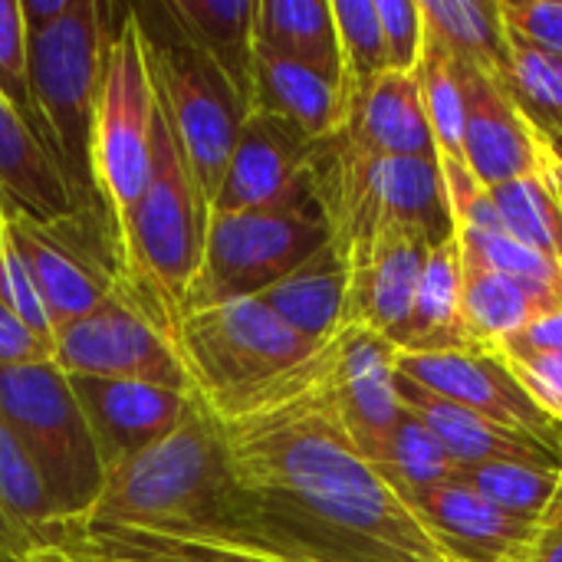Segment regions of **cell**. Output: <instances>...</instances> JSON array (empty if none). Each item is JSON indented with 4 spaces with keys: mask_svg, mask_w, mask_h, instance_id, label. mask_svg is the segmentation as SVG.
Returning a JSON list of instances; mask_svg holds the SVG:
<instances>
[{
    "mask_svg": "<svg viewBox=\"0 0 562 562\" xmlns=\"http://www.w3.org/2000/svg\"><path fill=\"white\" fill-rule=\"evenodd\" d=\"M0 191L13 207L36 221H56L79 207L49 148L0 95Z\"/></svg>",
    "mask_w": 562,
    "mask_h": 562,
    "instance_id": "d4e9b609",
    "label": "cell"
},
{
    "mask_svg": "<svg viewBox=\"0 0 562 562\" xmlns=\"http://www.w3.org/2000/svg\"><path fill=\"white\" fill-rule=\"evenodd\" d=\"M23 562H63V560H59V557H56L53 550H43V547H40V550L26 553V560H23Z\"/></svg>",
    "mask_w": 562,
    "mask_h": 562,
    "instance_id": "f907efd6",
    "label": "cell"
},
{
    "mask_svg": "<svg viewBox=\"0 0 562 562\" xmlns=\"http://www.w3.org/2000/svg\"><path fill=\"white\" fill-rule=\"evenodd\" d=\"M395 392H398L402 408L412 412L441 441L458 474L477 464H491V461H520V464H540L553 471L562 468L560 448H550L524 431H510L454 402H445L398 372H395Z\"/></svg>",
    "mask_w": 562,
    "mask_h": 562,
    "instance_id": "ffe728a7",
    "label": "cell"
},
{
    "mask_svg": "<svg viewBox=\"0 0 562 562\" xmlns=\"http://www.w3.org/2000/svg\"><path fill=\"white\" fill-rule=\"evenodd\" d=\"M543 145H547V161H550V171L553 178L562 184V132L553 135H543Z\"/></svg>",
    "mask_w": 562,
    "mask_h": 562,
    "instance_id": "681fc988",
    "label": "cell"
},
{
    "mask_svg": "<svg viewBox=\"0 0 562 562\" xmlns=\"http://www.w3.org/2000/svg\"><path fill=\"white\" fill-rule=\"evenodd\" d=\"M313 151L316 142L306 138L296 125L267 112H247L211 214L283 211L316 204Z\"/></svg>",
    "mask_w": 562,
    "mask_h": 562,
    "instance_id": "5bb4252c",
    "label": "cell"
},
{
    "mask_svg": "<svg viewBox=\"0 0 562 562\" xmlns=\"http://www.w3.org/2000/svg\"><path fill=\"white\" fill-rule=\"evenodd\" d=\"M553 310H562V290L514 280L461 257V319L477 346L497 349Z\"/></svg>",
    "mask_w": 562,
    "mask_h": 562,
    "instance_id": "603a6c76",
    "label": "cell"
},
{
    "mask_svg": "<svg viewBox=\"0 0 562 562\" xmlns=\"http://www.w3.org/2000/svg\"><path fill=\"white\" fill-rule=\"evenodd\" d=\"M517 562H562V530L537 533V543Z\"/></svg>",
    "mask_w": 562,
    "mask_h": 562,
    "instance_id": "7dc6e473",
    "label": "cell"
},
{
    "mask_svg": "<svg viewBox=\"0 0 562 562\" xmlns=\"http://www.w3.org/2000/svg\"><path fill=\"white\" fill-rule=\"evenodd\" d=\"M313 201L346 267L385 224L415 227L435 247L454 240V211L438 161L369 155L329 135L313 151Z\"/></svg>",
    "mask_w": 562,
    "mask_h": 562,
    "instance_id": "3957f363",
    "label": "cell"
},
{
    "mask_svg": "<svg viewBox=\"0 0 562 562\" xmlns=\"http://www.w3.org/2000/svg\"><path fill=\"white\" fill-rule=\"evenodd\" d=\"M0 415L36 464L59 524L82 517L102 487V461L66 372L46 362L0 366Z\"/></svg>",
    "mask_w": 562,
    "mask_h": 562,
    "instance_id": "ba28073f",
    "label": "cell"
},
{
    "mask_svg": "<svg viewBox=\"0 0 562 562\" xmlns=\"http://www.w3.org/2000/svg\"><path fill=\"white\" fill-rule=\"evenodd\" d=\"M254 46L300 63L333 86L342 82V56L329 0H257Z\"/></svg>",
    "mask_w": 562,
    "mask_h": 562,
    "instance_id": "83f0119b",
    "label": "cell"
},
{
    "mask_svg": "<svg viewBox=\"0 0 562 562\" xmlns=\"http://www.w3.org/2000/svg\"><path fill=\"white\" fill-rule=\"evenodd\" d=\"M0 510L3 517L40 550L49 530L59 524V510L30 461L26 448L20 445L16 431L0 415Z\"/></svg>",
    "mask_w": 562,
    "mask_h": 562,
    "instance_id": "d6a6232c",
    "label": "cell"
},
{
    "mask_svg": "<svg viewBox=\"0 0 562 562\" xmlns=\"http://www.w3.org/2000/svg\"><path fill=\"white\" fill-rule=\"evenodd\" d=\"M389 72H415L425 49V20L418 0H375Z\"/></svg>",
    "mask_w": 562,
    "mask_h": 562,
    "instance_id": "ab89813d",
    "label": "cell"
},
{
    "mask_svg": "<svg viewBox=\"0 0 562 562\" xmlns=\"http://www.w3.org/2000/svg\"><path fill=\"white\" fill-rule=\"evenodd\" d=\"M112 7L102 0H72L69 10L30 33V82L40 119L49 132L53 158L72 194L89 188V119L112 40Z\"/></svg>",
    "mask_w": 562,
    "mask_h": 562,
    "instance_id": "9c48e42d",
    "label": "cell"
},
{
    "mask_svg": "<svg viewBox=\"0 0 562 562\" xmlns=\"http://www.w3.org/2000/svg\"><path fill=\"white\" fill-rule=\"evenodd\" d=\"M464 95V158L481 188H501L547 171L543 135L514 102L507 79L477 66H458Z\"/></svg>",
    "mask_w": 562,
    "mask_h": 562,
    "instance_id": "9a60e30c",
    "label": "cell"
},
{
    "mask_svg": "<svg viewBox=\"0 0 562 562\" xmlns=\"http://www.w3.org/2000/svg\"><path fill=\"white\" fill-rule=\"evenodd\" d=\"M221 422L191 395L184 418L158 441L105 468L92 507L56 527H122L188 533L214 520L227 491Z\"/></svg>",
    "mask_w": 562,
    "mask_h": 562,
    "instance_id": "7a4b0ae2",
    "label": "cell"
},
{
    "mask_svg": "<svg viewBox=\"0 0 562 562\" xmlns=\"http://www.w3.org/2000/svg\"><path fill=\"white\" fill-rule=\"evenodd\" d=\"M53 359V346L33 333L3 300H0V366L20 362H46Z\"/></svg>",
    "mask_w": 562,
    "mask_h": 562,
    "instance_id": "7bdbcfd3",
    "label": "cell"
},
{
    "mask_svg": "<svg viewBox=\"0 0 562 562\" xmlns=\"http://www.w3.org/2000/svg\"><path fill=\"white\" fill-rule=\"evenodd\" d=\"M458 477L468 487H474L481 497H487L494 507L527 524H540L560 484V471L540 464H520V461L477 464L461 471Z\"/></svg>",
    "mask_w": 562,
    "mask_h": 562,
    "instance_id": "d590c367",
    "label": "cell"
},
{
    "mask_svg": "<svg viewBox=\"0 0 562 562\" xmlns=\"http://www.w3.org/2000/svg\"><path fill=\"white\" fill-rule=\"evenodd\" d=\"M36 547L3 517V510H0V562H23L26 560V553H33Z\"/></svg>",
    "mask_w": 562,
    "mask_h": 562,
    "instance_id": "bcb514c9",
    "label": "cell"
},
{
    "mask_svg": "<svg viewBox=\"0 0 562 562\" xmlns=\"http://www.w3.org/2000/svg\"><path fill=\"white\" fill-rule=\"evenodd\" d=\"M158 102L135 7L112 30L102 79L89 119V188L119 234L151 175V135Z\"/></svg>",
    "mask_w": 562,
    "mask_h": 562,
    "instance_id": "8992f818",
    "label": "cell"
},
{
    "mask_svg": "<svg viewBox=\"0 0 562 562\" xmlns=\"http://www.w3.org/2000/svg\"><path fill=\"white\" fill-rule=\"evenodd\" d=\"M458 240V254L464 260H474L487 270L507 273L514 280H527V283H540V286H553L562 290V270L547 260L543 254H537L533 247H527L524 240H517L510 231H468L458 227L454 231Z\"/></svg>",
    "mask_w": 562,
    "mask_h": 562,
    "instance_id": "74e56055",
    "label": "cell"
},
{
    "mask_svg": "<svg viewBox=\"0 0 562 562\" xmlns=\"http://www.w3.org/2000/svg\"><path fill=\"white\" fill-rule=\"evenodd\" d=\"M254 3L257 0H165L171 26L201 49L234 86L250 112L254 79Z\"/></svg>",
    "mask_w": 562,
    "mask_h": 562,
    "instance_id": "484cf974",
    "label": "cell"
},
{
    "mask_svg": "<svg viewBox=\"0 0 562 562\" xmlns=\"http://www.w3.org/2000/svg\"><path fill=\"white\" fill-rule=\"evenodd\" d=\"M204 227V204L158 112L151 135V175L125 227L115 234V250L122 286L171 339L201 267Z\"/></svg>",
    "mask_w": 562,
    "mask_h": 562,
    "instance_id": "277c9868",
    "label": "cell"
},
{
    "mask_svg": "<svg viewBox=\"0 0 562 562\" xmlns=\"http://www.w3.org/2000/svg\"><path fill=\"white\" fill-rule=\"evenodd\" d=\"M477 346L461 319V257L458 240L435 247L425 260L412 316L395 339V352H461Z\"/></svg>",
    "mask_w": 562,
    "mask_h": 562,
    "instance_id": "f1b7e54d",
    "label": "cell"
},
{
    "mask_svg": "<svg viewBox=\"0 0 562 562\" xmlns=\"http://www.w3.org/2000/svg\"><path fill=\"white\" fill-rule=\"evenodd\" d=\"M53 362L66 375L128 379L191 392L175 339L145 313L122 280L95 310L56 329Z\"/></svg>",
    "mask_w": 562,
    "mask_h": 562,
    "instance_id": "7c38bea8",
    "label": "cell"
},
{
    "mask_svg": "<svg viewBox=\"0 0 562 562\" xmlns=\"http://www.w3.org/2000/svg\"><path fill=\"white\" fill-rule=\"evenodd\" d=\"M214 418L231 481L201 530L270 562H451L356 448L336 402L333 336Z\"/></svg>",
    "mask_w": 562,
    "mask_h": 562,
    "instance_id": "6da1fadb",
    "label": "cell"
},
{
    "mask_svg": "<svg viewBox=\"0 0 562 562\" xmlns=\"http://www.w3.org/2000/svg\"><path fill=\"white\" fill-rule=\"evenodd\" d=\"M425 36L458 66L507 76V40L501 0H418Z\"/></svg>",
    "mask_w": 562,
    "mask_h": 562,
    "instance_id": "f546056e",
    "label": "cell"
},
{
    "mask_svg": "<svg viewBox=\"0 0 562 562\" xmlns=\"http://www.w3.org/2000/svg\"><path fill=\"white\" fill-rule=\"evenodd\" d=\"M43 550L63 562H270L207 530L161 533L122 527H53Z\"/></svg>",
    "mask_w": 562,
    "mask_h": 562,
    "instance_id": "44dd1931",
    "label": "cell"
},
{
    "mask_svg": "<svg viewBox=\"0 0 562 562\" xmlns=\"http://www.w3.org/2000/svg\"><path fill=\"white\" fill-rule=\"evenodd\" d=\"M487 194L501 214L504 231H510L517 240H524L562 270V194L557 178L550 175V161L547 171L507 181L501 188H491Z\"/></svg>",
    "mask_w": 562,
    "mask_h": 562,
    "instance_id": "4dcf8cb0",
    "label": "cell"
},
{
    "mask_svg": "<svg viewBox=\"0 0 562 562\" xmlns=\"http://www.w3.org/2000/svg\"><path fill=\"white\" fill-rule=\"evenodd\" d=\"M250 112L277 115L296 125L306 138L323 142L342 128L339 86L319 72L290 63L277 53L254 46V79H250Z\"/></svg>",
    "mask_w": 562,
    "mask_h": 562,
    "instance_id": "cb8c5ba5",
    "label": "cell"
},
{
    "mask_svg": "<svg viewBox=\"0 0 562 562\" xmlns=\"http://www.w3.org/2000/svg\"><path fill=\"white\" fill-rule=\"evenodd\" d=\"M395 372L494 425L524 431L562 451V425L550 418L514 379L494 349L461 352H395Z\"/></svg>",
    "mask_w": 562,
    "mask_h": 562,
    "instance_id": "4fadbf2b",
    "label": "cell"
},
{
    "mask_svg": "<svg viewBox=\"0 0 562 562\" xmlns=\"http://www.w3.org/2000/svg\"><path fill=\"white\" fill-rule=\"evenodd\" d=\"M524 392L562 425V352H510L494 349Z\"/></svg>",
    "mask_w": 562,
    "mask_h": 562,
    "instance_id": "60d3db41",
    "label": "cell"
},
{
    "mask_svg": "<svg viewBox=\"0 0 562 562\" xmlns=\"http://www.w3.org/2000/svg\"><path fill=\"white\" fill-rule=\"evenodd\" d=\"M82 408L89 435L95 441L102 474L145 445L165 438L191 408V392L128 379H89L66 375Z\"/></svg>",
    "mask_w": 562,
    "mask_h": 562,
    "instance_id": "ac0fdd59",
    "label": "cell"
},
{
    "mask_svg": "<svg viewBox=\"0 0 562 562\" xmlns=\"http://www.w3.org/2000/svg\"><path fill=\"white\" fill-rule=\"evenodd\" d=\"M135 16L145 36L158 112L188 165L204 214H211L247 105L224 72L171 26L161 3L135 7Z\"/></svg>",
    "mask_w": 562,
    "mask_h": 562,
    "instance_id": "5b68a950",
    "label": "cell"
},
{
    "mask_svg": "<svg viewBox=\"0 0 562 562\" xmlns=\"http://www.w3.org/2000/svg\"><path fill=\"white\" fill-rule=\"evenodd\" d=\"M501 13L527 40L562 53V0H501Z\"/></svg>",
    "mask_w": 562,
    "mask_h": 562,
    "instance_id": "b9f144b4",
    "label": "cell"
},
{
    "mask_svg": "<svg viewBox=\"0 0 562 562\" xmlns=\"http://www.w3.org/2000/svg\"><path fill=\"white\" fill-rule=\"evenodd\" d=\"M435 244L405 224H385L379 237L349 263V293L342 323L366 326L392 346L402 336L415 290Z\"/></svg>",
    "mask_w": 562,
    "mask_h": 562,
    "instance_id": "e0dca14e",
    "label": "cell"
},
{
    "mask_svg": "<svg viewBox=\"0 0 562 562\" xmlns=\"http://www.w3.org/2000/svg\"><path fill=\"white\" fill-rule=\"evenodd\" d=\"M72 0H20V13H23V23L30 33L56 23L66 10H69Z\"/></svg>",
    "mask_w": 562,
    "mask_h": 562,
    "instance_id": "f6af8a7d",
    "label": "cell"
},
{
    "mask_svg": "<svg viewBox=\"0 0 562 562\" xmlns=\"http://www.w3.org/2000/svg\"><path fill=\"white\" fill-rule=\"evenodd\" d=\"M333 385L356 448L375 468L385 441L402 422V402L395 392V346L366 326L342 323L333 333Z\"/></svg>",
    "mask_w": 562,
    "mask_h": 562,
    "instance_id": "2e32d148",
    "label": "cell"
},
{
    "mask_svg": "<svg viewBox=\"0 0 562 562\" xmlns=\"http://www.w3.org/2000/svg\"><path fill=\"white\" fill-rule=\"evenodd\" d=\"M10 221L53 336L59 326L95 310L115 290L119 250L105 211L79 204L56 221H36L10 204Z\"/></svg>",
    "mask_w": 562,
    "mask_h": 562,
    "instance_id": "8fae6325",
    "label": "cell"
},
{
    "mask_svg": "<svg viewBox=\"0 0 562 562\" xmlns=\"http://www.w3.org/2000/svg\"><path fill=\"white\" fill-rule=\"evenodd\" d=\"M507 40V89L520 112L540 135L562 132V53H553L510 23H504Z\"/></svg>",
    "mask_w": 562,
    "mask_h": 562,
    "instance_id": "1f68e13d",
    "label": "cell"
},
{
    "mask_svg": "<svg viewBox=\"0 0 562 562\" xmlns=\"http://www.w3.org/2000/svg\"><path fill=\"white\" fill-rule=\"evenodd\" d=\"M451 562H517L537 543V524L517 520L451 477L408 504Z\"/></svg>",
    "mask_w": 562,
    "mask_h": 562,
    "instance_id": "d6986e66",
    "label": "cell"
},
{
    "mask_svg": "<svg viewBox=\"0 0 562 562\" xmlns=\"http://www.w3.org/2000/svg\"><path fill=\"white\" fill-rule=\"evenodd\" d=\"M336 36H339V56H342V122L349 105L379 79L389 72L385 43H382V23L375 0H329Z\"/></svg>",
    "mask_w": 562,
    "mask_h": 562,
    "instance_id": "e575fe53",
    "label": "cell"
},
{
    "mask_svg": "<svg viewBox=\"0 0 562 562\" xmlns=\"http://www.w3.org/2000/svg\"><path fill=\"white\" fill-rule=\"evenodd\" d=\"M375 471L385 477V484L405 504H412L418 494L458 477V468L451 464L441 441L405 408H402V422L395 425L392 438L385 441V448L375 461Z\"/></svg>",
    "mask_w": 562,
    "mask_h": 562,
    "instance_id": "836d02e7",
    "label": "cell"
},
{
    "mask_svg": "<svg viewBox=\"0 0 562 562\" xmlns=\"http://www.w3.org/2000/svg\"><path fill=\"white\" fill-rule=\"evenodd\" d=\"M316 346L300 339L260 296L184 310L175 333L191 395L211 412L300 366Z\"/></svg>",
    "mask_w": 562,
    "mask_h": 562,
    "instance_id": "52a82bcc",
    "label": "cell"
},
{
    "mask_svg": "<svg viewBox=\"0 0 562 562\" xmlns=\"http://www.w3.org/2000/svg\"><path fill=\"white\" fill-rule=\"evenodd\" d=\"M0 95L26 122V128L49 148V132L40 119L30 82V30L20 13V0H0Z\"/></svg>",
    "mask_w": 562,
    "mask_h": 562,
    "instance_id": "8d00e7d4",
    "label": "cell"
},
{
    "mask_svg": "<svg viewBox=\"0 0 562 562\" xmlns=\"http://www.w3.org/2000/svg\"><path fill=\"white\" fill-rule=\"evenodd\" d=\"M497 349H510V352H562V310L540 316L537 323H530L527 329H520L517 336H510Z\"/></svg>",
    "mask_w": 562,
    "mask_h": 562,
    "instance_id": "ee69618b",
    "label": "cell"
},
{
    "mask_svg": "<svg viewBox=\"0 0 562 562\" xmlns=\"http://www.w3.org/2000/svg\"><path fill=\"white\" fill-rule=\"evenodd\" d=\"M349 293V267L326 240L306 263L260 293V300L310 346L323 342L342 326Z\"/></svg>",
    "mask_w": 562,
    "mask_h": 562,
    "instance_id": "4316f807",
    "label": "cell"
},
{
    "mask_svg": "<svg viewBox=\"0 0 562 562\" xmlns=\"http://www.w3.org/2000/svg\"><path fill=\"white\" fill-rule=\"evenodd\" d=\"M0 300L33 329L40 333L49 346H53V326L46 319V310L30 283L23 254L13 240V221H10V201L0 191Z\"/></svg>",
    "mask_w": 562,
    "mask_h": 562,
    "instance_id": "f35d334b",
    "label": "cell"
},
{
    "mask_svg": "<svg viewBox=\"0 0 562 562\" xmlns=\"http://www.w3.org/2000/svg\"><path fill=\"white\" fill-rule=\"evenodd\" d=\"M352 148L385 158H425L438 161L435 135L425 115L422 89L415 72L379 76L346 112L336 132Z\"/></svg>",
    "mask_w": 562,
    "mask_h": 562,
    "instance_id": "7402d4cb",
    "label": "cell"
},
{
    "mask_svg": "<svg viewBox=\"0 0 562 562\" xmlns=\"http://www.w3.org/2000/svg\"><path fill=\"white\" fill-rule=\"evenodd\" d=\"M329 240L316 204L283 211L211 214L198 277L184 310L260 296Z\"/></svg>",
    "mask_w": 562,
    "mask_h": 562,
    "instance_id": "30bf717a",
    "label": "cell"
},
{
    "mask_svg": "<svg viewBox=\"0 0 562 562\" xmlns=\"http://www.w3.org/2000/svg\"><path fill=\"white\" fill-rule=\"evenodd\" d=\"M537 530H540V533H553V530H562V468H560V484H557V494H553V501H550L547 514L540 517Z\"/></svg>",
    "mask_w": 562,
    "mask_h": 562,
    "instance_id": "c3c4849f",
    "label": "cell"
}]
</instances>
